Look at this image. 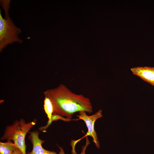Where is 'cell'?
I'll list each match as a JSON object with an SVG mask.
<instances>
[{"instance_id":"obj_1","label":"cell","mask_w":154,"mask_h":154,"mask_svg":"<svg viewBox=\"0 0 154 154\" xmlns=\"http://www.w3.org/2000/svg\"><path fill=\"white\" fill-rule=\"evenodd\" d=\"M44 94L52 102L53 114L71 119L76 112L83 111L90 113L92 112V106L88 98L73 93L63 84L47 90Z\"/></svg>"},{"instance_id":"obj_2","label":"cell","mask_w":154,"mask_h":154,"mask_svg":"<svg viewBox=\"0 0 154 154\" xmlns=\"http://www.w3.org/2000/svg\"><path fill=\"white\" fill-rule=\"evenodd\" d=\"M36 121L35 119L32 121L26 123L23 119L15 121L12 124L6 126L1 139L13 142L16 148L23 154H26L25 137L27 133L36 124Z\"/></svg>"},{"instance_id":"obj_3","label":"cell","mask_w":154,"mask_h":154,"mask_svg":"<svg viewBox=\"0 0 154 154\" xmlns=\"http://www.w3.org/2000/svg\"><path fill=\"white\" fill-rule=\"evenodd\" d=\"M0 10V52L9 44L14 42H23L19 35L22 31L14 24L9 17L5 19L2 15Z\"/></svg>"},{"instance_id":"obj_4","label":"cell","mask_w":154,"mask_h":154,"mask_svg":"<svg viewBox=\"0 0 154 154\" xmlns=\"http://www.w3.org/2000/svg\"><path fill=\"white\" fill-rule=\"evenodd\" d=\"M86 112L83 111H80L79 115H77L79 120L82 119L85 122L88 128V131L84 137H86L87 136L91 137L93 139V142L95 144L96 147L99 149L100 147V143L94 129V125L96 120L102 117V111L100 110L95 114L90 116H88Z\"/></svg>"},{"instance_id":"obj_5","label":"cell","mask_w":154,"mask_h":154,"mask_svg":"<svg viewBox=\"0 0 154 154\" xmlns=\"http://www.w3.org/2000/svg\"><path fill=\"white\" fill-rule=\"evenodd\" d=\"M39 133L36 130L30 132L29 138L32 144L33 149L31 152L26 154H58L54 151L46 150L43 147L42 144L45 141L39 138Z\"/></svg>"},{"instance_id":"obj_6","label":"cell","mask_w":154,"mask_h":154,"mask_svg":"<svg viewBox=\"0 0 154 154\" xmlns=\"http://www.w3.org/2000/svg\"><path fill=\"white\" fill-rule=\"evenodd\" d=\"M132 74L154 86V67H137L130 69Z\"/></svg>"},{"instance_id":"obj_7","label":"cell","mask_w":154,"mask_h":154,"mask_svg":"<svg viewBox=\"0 0 154 154\" xmlns=\"http://www.w3.org/2000/svg\"><path fill=\"white\" fill-rule=\"evenodd\" d=\"M43 107L45 112L48 117V121L46 125L39 127V129L42 132H45L46 129L51 124L50 123L51 117L53 112V107L51 101L49 98L45 96Z\"/></svg>"},{"instance_id":"obj_8","label":"cell","mask_w":154,"mask_h":154,"mask_svg":"<svg viewBox=\"0 0 154 154\" xmlns=\"http://www.w3.org/2000/svg\"><path fill=\"white\" fill-rule=\"evenodd\" d=\"M16 148L14 143L12 141L0 142V154H12Z\"/></svg>"},{"instance_id":"obj_9","label":"cell","mask_w":154,"mask_h":154,"mask_svg":"<svg viewBox=\"0 0 154 154\" xmlns=\"http://www.w3.org/2000/svg\"><path fill=\"white\" fill-rule=\"evenodd\" d=\"M11 0H1L0 3L5 13V17L4 18L6 19L9 17V11L10 8V5Z\"/></svg>"},{"instance_id":"obj_10","label":"cell","mask_w":154,"mask_h":154,"mask_svg":"<svg viewBox=\"0 0 154 154\" xmlns=\"http://www.w3.org/2000/svg\"><path fill=\"white\" fill-rule=\"evenodd\" d=\"M86 137V143L85 145L84 146H83L82 147V151L80 154H86L85 152L87 149V146L90 144V142L88 138L87 137ZM60 150V151L59 152L60 154H65L64 152L63 149L60 147H59Z\"/></svg>"},{"instance_id":"obj_11","label":"cell","mask_w":154,"mask_h":154,"mask_svg":"<svg viewBox=\"0 0 154 154\" xmlns=\"http://www.w3.org/2000/svg\"><path fill=\"white\" fill-rule=\"evenodd\" d=\"M12 154H23L21 151L18 149L16 148Z\"/></svg>"}]
</instances>
